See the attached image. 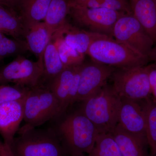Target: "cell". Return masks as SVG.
<instances>
[{"label": "cell", "instance_id": "obj_1", "mask_svg": "<svg viewBox=\"0 0 156 156\" xmlns=\"http://www.w3.org/2000/svg\"><path fill=\"white\" fill-rule=\"evenodd\" d=\"M80 111L101 133H111L118 124L121 97L107 83L83 101Z\"/></svg>", "mask_w": 156, "mask_h": 156}, {"label": "cell", "instance_id": "obj_2", "mask_svg": "<svg viewBox=\"0 0 156 156\" xmlns=\"http://www.w3.org/2000/svg\"><path fill=\"white\" fill-rule=\"evenodd\" d=\"M58 130L57 134L71 156L90 153L99 134L94 124L80 110L66 117Z\"/></svg>", "mask_w": 156, "mask_h": 156}, {"label": "cell", "instance_id": "obj_3", "mask_svg": "<svg viewBox=\"0 0 156 156\" xmlns=\"http://www.w3.org/2000/svg\"><path fill=\"white\" fill-rule=\"evenodd\" d=\"M87 54L93 61L116 69L145 66L150 61L148 57L106 36L92 42Z\"/></svg>", "mask_w": 156, "mask_h": 156}, {"label": "cell", "instance_id": "obj_4", "mask_svg": "<svg viewBox=\"0 0 156 156\" xmlns=\"http://www.w3.org/2000/svg\"><path fill=\"white\" fill-rule=\"evenodd\" d=\"M35 128H20L11 149L14 156H65L66 151L57 134Z\"/></svg>", "mask_w": 156, "mask_h": 156}, {"label": "cell", "instance_id": "obj_5", "mask_svg": "<svg viewBox=\"0 0 156 156\" xmlns=\"http://www.w3.org/2000/svg\"><path fill=\"white\" fill-rule=\"evenodd\" d=\"M60 115L58 101L49 87L29 89L24 102V126L36 128Z\"/></svg>", "mask_w": 156, "mask_h": 156}, {"label": "cell", "instance_id": "obj_6", "mask_svg": "<svg viewBox=\"0 0 156 156\" xmlns=\"http://www.w3.org/2000/svg\"><path fill=\"white\" fill-rule=\"evenodd\" d=\"M111 77L112 87L121 98L140 101L151 97L146 66L115 69Z\"/></svg>", "mask_w": 156, "mask_h": 156}, {"label": "cell", "instance_id": "obj_7", "mask_svg": "<svg viewBox=\"0 0 156 156\" xmlns=\"http://www.w3.org/2000/svg\"><path fill=\"white\" fill-rule=\"evenodd\" d=\"M125 14L109 9L89 8L71 4L69 15L79 28L112 37L116 22Z\"/></svg>", "mask_w": 156, "mask_h": 156}, {"label": "cell", "instance_id": "obj_8", "mask_svg": "<svg viewBox=\"0 0 156 156\" xmlns=\"http://www.w3.org/2000/svg\"><path fill=\"white\" fill-rule=\"evenodd\" d=\"M112 37L149 58L155 46L152 39L132 14H124L118 20L113 30Z\"/></svg>", "mask_w": 156, "mask_h": 156}, {"label": "cell", "instance_id": "obj_9", "mask_svg": "<svg viewBox=\"0 0 156 156\" xmlns=\"http://www.w3.org/2000/svg\"><path fill=\"white\" fill-rule=\"evenodd\" d=\"M43 73L42 57L34 61L19 55L0 70V83H13L32 89L38 86Z\"/></svg>", "mask_w": 156, "mask_h": 156}, {"label": "cell", "instance_id": "obj_10", "mask_svg": "<svg viewBox=\"0 0 156 156\" xmlns=\"http://www.w3.org/2000/svg\"><path fill=\"white\" fill-rule=\"evenodd\" d=\"M116 68L93 61L81 66L77 101H83L107 83Z\"/></svg>", "mask_w": 156, "mask_h": 156}, {"label": "cell", "instance_id": "obj_11", "mask_svg": "<svg viewBox=\"0 0 156 156\" xmlns=\"http://www.w3.org/2000/svg\"><path fill=\"white\" fill-rule=\"evenodd\" d=\"M82 64L66 67L50 82L48 87L58 101L60 115L76 102Z\"/></svg>", "mask_w": 156, "mask_h": 156}, {"label": "cell", "instance_id": "obj_12", "mask_svg": "<svg viewBox=\"0 0 156 156\" xmlns=\"http://www.w3.org/2000/svg\"><path fill=\"white\" fill-rule=\"evenodd\" d=\"M25 98L0 105V134L4 144L11 151L15 135L23 120Z\"/></svg>", "mask_w": 156, "mask_h": 156}, {"label": "cell", "instance_id": "obj_13", "mask_svg": "<svg viewBox=\"0 0 156 156\" xmlns=\"http://www.w3.org/2000/svg\"><path fill=\"white\" fill-rule=\"evenodd\" d=\"M121 98L118 125L130 134L146 138V122L143 103H140V101Z\"/></svg>", "mask_w": 156, "mask_h": 156}, {"label": "cell", "instance_id": "obj_14", "mask_svg": "<svg viewBox=\"0 0 156 156\" xmlns=\"http://www.w3.org/2000/svg\"><path fill=\"white\" fill-rule=\"evenodd\" d=\"M132 15L156 44V0H128Z\"/></svg>", "mask_w": 156, "mask_h": 156}, {"label": "cell", "instance_id": "obj_15", "mask_svg": "<svg viewBox=\"0 0 156 156\" xmlns=\"http://www.w3.org/2000/svg\"><path fill=\"white\" fill-rule=\"evenodd\" d=\"M111 133L123 156H148L146 151L148 145L145 137L130 134L118 124Z\"/></svg>", "mask_w": 156, "mask_h": 156}, {"label": "cell", "instance_id": "obj_16", "mask_svg": "<svg viewBox=\"0 0 156 156\" xmlns=\"http://www.w3.org/2000/svg\"><path fill=\"white\" fill-rule=\"evenodd\" d=\"M56 32L61 35L68 45L79 53L85 55L87 54L88 49L92 42L105 36L73 27L68 22L63 27Z\"/></svg>", "mask_w": 156, "mask_h": 156}, {"label": "cell", "instance_id": "obj_17", "mask_svg": "<svg viewBox=\"0 0 156 156\" xmlns=\"http://www.w3.org/2000/svg\"><path fill=\"white\" fill-rule=\"evenodd\" d=\"M51 0H19L16 11L22 19L25 30L44 21Z\"/></svg>", "mask_w": 156, "mask_h": 156}, {"label": "cell", "instance_id": "obj_18", "mask_svg": "<svg viewBox=\"0 0 156 156\" xmlns=\"http://www.w3.org/2000/svg\"><path fill=\"white\" fill-rule=\"evenodd\" d=\"M52 34L43 21L30 26L25 30L24 40L29 51L42 58L44 50L52 38Z\"/></svg>", "mask_w": 156, "mask_h": 156}, {"label": "cell", "instance_id": "obj_19", "mask_svg": "<svg viewBox=\"0 0 156 156\" xmlns=\"http://www.w3.org/2000/svg\"><path fill=\"white\" fill-rule=\"evenodd\" d=\"M70 7V0H51L43 22L52 36L67 22Z\"/></svg>", "mask_w": 156, "mask_h": 156}, {"label": "cell", "instance_id": "obj_20", "mask_svg": "<svg viewBox=\"0 0 156 156\" xmlns=\"http://www.w3.org/2000/svg\"><path fill=\"white\" fill-rule=\"evenodd\" d=\"M0 32L16 40H24L25 26L18 13L0 5Z\"/></svg>", "mask_w": 156, "mask_h": 156}, {"label": "cell", "instance_id": "obj_21", "mask_svg": "<svg viewBox=\"0 0 156 156\" xmlns=\"http://www.w3.org/2000/svg\"><path fill=\"white\" fill-rule=\"evenodd\" d=\"M43 76L51 82L65 68L62 62L53 39L45 48L42 55Z\"/></svg>", "mask_w": 156, "mask_h": 156}, {"label": "cell", "instance_id": "obj_22", "mask_svg": "<svg viewBox=\"0 0 156 156\" xmlns=\"http://www.w3.org/2000/svg\"><path fill=\"white\" fill-rule=\"evenodd\" d=\"M143 103L146 115V136L150 156H156V102L151 98Z\"/></svg>", "mask_w": 156, "mask_h": 156}, {"label": "cell", "instance_id": "obj_23", "mask_svg": "<svg viewBox=\"0 0 156 156\" xmlns=\"http://www.w3.org/2000/svg\"><path fill=\"white\" fill-rule=\"evenodd\" d=\"M57 48L59 57L65 67L83 64L85 55L68 45L61 35L56 32L52 37Z\"/></svg>", "mask_w": 156, "mask_h": 156}, {"label": "cell", "instance_id": "obj_24", "mask_svg": "<svg viewBox=\"0 0 156 156\" xmlns=\"http://www.w3.org/2000/svg\"><path fill=\"white\" fill-rule=\"evenodd\" d=\"M89 156H123L111 133L98 134L93 149Z\"/></svg>", "mask_w": 156, "mask_h": 156}, {"label": "cell", "instance_id": "obj_25", "mask_svg": "<svg viewBox=\"0 0 156 156\" xmlns=\"http://www.w3.org/2000/svg\"><path fill=\"white\" fill-rule=\"evenodd\" d=\"M71 4L89 8H104L131 14L128 0H72Z\"/></svg>", "mask_w": 156, "mask_h": 156}, {"label": "cell", "instance_id": "obj_26", "mask_svg": "<svg viewBox=\"0 0 156 156\" xmlns=\"http://www.w3.org/2000/svg\"><path fill=\"white\" fill-rule=\"evenodd\" d=\"M27 51L25 40L10 39L0 32V62L10 56L22 55Z\"/></svg>", "mask_w": 156, "mask_h": 156}, {"label": "cell", "instance_id": "obj_27", "mask_svg": "<svg viewBox=\"0 0 156 156\" xmlns=\"http://www.w3.org/2000/svg\"><path fill=\"white\" fill-rule=\"evenodd\" d=\"M30 88L14 85H0V105L25 98Z\"/></svg>", "mask_w": 156, "mask_h": 156}, {"label": "cell", "instance_id": "obj_28", "mask_svg": "<svg viewBox=\"0 0 156 156\" xmlns=\"http://www.w3.org/2000/svg\"><path fill=\"white\" fill-rule=\"evenodd\" d=\"M151 90V99L156 102V63L146 65Z\"/></svg>", "mask_w": 156, "mask_h": 156}, {"label": "cell", "instance_id": "obj_29", "mask_svg": "<svg viewBox=\"0 0 156 156\" xmlns=\"http://www.w3.org/2000/svg\"><path fill=\"white\" fill-rule=\"evenodd\" d=\"M19 1V0H0V5H2L16 11L17 4Z\"/></svg>", "mask_w": 156, "mask_h": 156}, {"label": "cell", "instance_id": "obj_30", "mask_svg": "<svg viewBox=\"0 0 156 156\" xmlns=\"http://www.w3.org/2000/svg\"><path fill=\"white\" fill-rule=\"evenodd\" d=\"M0 156H14L3 142L0 140Z\"/></svg>", "mask_w": 156, "mask_h": 156}, {"label": "cell", "instance_id": "obj_31", "mask_svg": "<svg viewBox=\"0 0 156 156\" xmlns=\"http://www.w3.org/2000/svg\"><path fill=\"white\" fill-rule=\"evenodd\" d=\"M150 60H153L156 63V44L152 51L150 56L149 57Z\"/></svg>", "mask_w": 156, "mask_h": 156}, {"label": "cell", "instance_id": "obj_32", "mask_svg": "<svg viewBox=\"0 0 156 156\" xmlns=\"http://www.w3.org/2000/svg\"><path fill=\"white\" fill-rule=\"evenodd\" d=\"M76 156H89L88 155H85V154H82Z\"/></svg>", "mask_w": 156, "mask_h": 156}, {"label": "cell", "instance_id": "obj_33", "mask_svg": "<svg viewBox=\"0 0 156 156\" xmlns=\"http://www.w3.org/2000/svg\"><path fill=\"white\" fill-rule=\"evenodd\" d=\"M70 1H72V0H70Z\"/></svg>", "mask_w": 156, "mask_h": 156}]
</instances>
